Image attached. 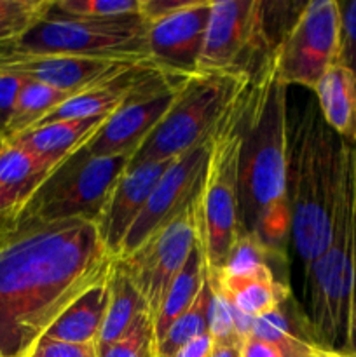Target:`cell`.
Listing matches in <instances>:
<instances>
[{
    "instance_id": "1f68e13d",
    "label": "cell",
    "mask_w": 356,
    "mask_h": 357,
    "mask_svg": "<svg viewBox=\"0 0 356 357\" xmlns=\"http://www.w3.org/2000/svg\"><path fill=\"white\" fill-rule=\"evenodd\" d=\"M37 357H96V344H70L42 337L35 345Z\"/></svg>"
},
{
    "instance_id": "4316f807",
    "label": "cell",
    "mask_w": 356,
    "mask_h": 357,
    "mask_svg": "<svg viewBox=\"0 0 356 357\" xmlns=\"http://www.w3.org/2000/svg\"><path fill=\"white\" fill-rule=\"evenodd\" d=\"M52 0H0V47L27 33L51 10Z\"/></svg>"
},
{
    "instance_id": "b9f144b4",
    "label": "cell",
    "mask_w": 356,
    "mask_h": 357,
    "mask_svg": "<svg viewBox=\"0 0 356 357\" xmlns=\"http://www.w3.org/2000/svg\"><path fill=\"white\" fill-rule=\"evenodd\" d=\"M30 357H37V356H35V354H31V356H30Z\"/></svg>"
},
{
    "instance_id": "6da1fadb",
    "label": "cell",
    "mask_w": 356,
    "mask_h": 357,
    "mask_svg": "<svg viewBox=\"0 0 356 357\" xmlns=\"http://www.w3.org/2000/svg\"><path fill=\"white\" fill-rule=\"evenodd\" d=\"M115 258L94 222L16 216L0 246V357H30L58 317L108 279Z\"/></svg>"
},
{
    "instance_id": "3957f363",
    "label": "cell",
    "mask_w": 356,
    "mask_h": 357,
    "mask_svg": "<svg viewBox=\"0 0 356 357\" xmlns=\"http://www.w3.org/2000/svg\"><path fill=\"white\" fill-rule=\"evenodd\" d=\"M288 155L290 236L307 268L332 241L341 173V136L325 122L316 100L293 124L290 121Z\"/></svg>"
},
{
    "instance_id": "484cf974",
    "label": "cell",
    "mask_w": 356,
    "mask_h": 357,
    "mask_svg": "<svg viewBox=\"0 0 356 357\" xmlns=\"http://www.w3.org/2000/svg\"><path fill=\"white\" fill-rule=\"evenodd\" d=\"M269 258L274 257L269 251V248L262 243L260 237L244 229L237 236L236 243H234L232 250H230L229 257H227L225 265L218 272L230 279L253 278V275L271 271Z\"/></svg>"
},
{
    "instance_id": "30bf717a",
    "label": "cell",
    "mask_w": 356,
    "mask_h": 357,
    "mask_svg": "<svg viewBox=\"0 0 356 357\" xmlns=\"http://www.w3.org/2000/svg\"><path fill=\"white\" fill-rule=\"evenodd\" d=\"M198 246V201L154 234L129 257L117 258L145 300L152 319L163 307L171 282Z\"/></svg>"
},
{
    "instance_id": "8fae6325",
    "label": "cell",
    "mask_w": 356,
    "mask_h": 357,
    "mask_svg": "<svg viewBox=\"0 0 356 357\" xmlns=\"http://www.w3.org/2000/svg\"><path fill=\"white\" fill-rule=\"evenodd\" d=\"M209 145L212 138L171 160L150 194L145 209L129 230L119 258L135 253L154 234L198 201L205 181Z\"/></svg>"
},
{
    "instance_id": "2e32d148",
    "label": "cell",
    "mask_w": 356,
    "mask_h": 357,
    "mask_svg": "<svg viewBox=\"0 0 356 357\" xmlns=\"http://www.w3.org/2000/svg\"><path fill=\"white\" fill-rule=\"evenodd\" d=\"M108 117L110 115L47 122V124L35 126L9 139L16 142L38 159L59 167L93 139Z\"/></svg>"
},
{
    "instance_id": "d590c367",
    "label": "cell",
    "mask_w": 356,
    "mask_h": 357,
    "mask_svg": "<svg viewBox=\"0 0 356 357\" xmlns=\"http://www.w3.org/2000/svg\"><path fill=\"white\" fill-rule=\"evenodd\" d=\"M209 357H243V340L213 342Z\"/></svg>"
},
{
    "instance_id": "ab89813d",
    "label": "cell",
    "mask_w": 356,
    "mask_h": 357,
    "mask_svg": "<svg viewBox=\"0 0 356 357\" xmlns=\"http://www.w3.org/2000/svg\"><path fill=\"white\" fill-rule=\"evenodd\" d=\"M353 145V162H355V176H356V139L351 143Z\"/></svg>"
},
{
    "instance_id": "83f0119b",
    "label": "cell",
    "mask_w": 356,
    "mask_h": 357,
    "mask_svg": "<svg viewBox=\"0 0 356 357\" xmlns=\"http://www.w3.org/2000/svg\"><path fill=\"white\" fill-rule=\"evenodd\" d=\"M209 284V307L208 328L213 342L243 340L236 331V307L230 302L229 295L223 289L218 275L208 271Z\"/></svg>"
},
{
    "instance_id": "52a82bcc",
    "label": "cell",
    "mask_w": 356,
    "mask_h": 357,
    "mask_svg": "<svg viewBox=\"0 0 356 357\" xmlns=\"http://www.w3.org/2000/svg\"><path fill=\"white\" fill-rule=\"evenodd\" d=\"M131 157H89L77 152L42 183L16 216L40 222L87 220L96 223Z\"/></svg>"
},
{
    "instance_id": "7a4b0ae2",
    "label": "cell",
    "mask_w": 356,
    "mask_h": 357,
    "mask_svg": "<svg viewBox=\"0 0 356 357\" xmlns=\"http://www.w3.org/2000/svg\"><path fill=\"white\" fill-rule=\"evenodd\" d=\"M239 206L243 227L285 257L290 215L288 87L279 80L274 49L251 72L241 122Z\"/></svg>"
},
{
    "instance_id": "8d00e7d4",
    "label": "cell",
    "mask_w": 356,
    "mask_h": 357,
    "mask_svg": "<svg viewBox=\"0 0 356 357\" xmlns=\"http://www.w3.org/2000/svg\"><path fill=\"white\" fill-rule=\"evenodd\" d=\"M17 213H9V215L0 216V246H2L3 241H6V237H7V234L10 232V229H13L14 223H16Z\"/></svg>"
},
{
    "instance_id": "8992f818",
    "label": "cell",
    "mask_w": 356,
    "mask_h": 357,
    "mask_svg": "<svg viewBox=\"0 0 356 357\" xmlns=\"http://www.w3.org/2000/svg\"><path fill=\"white\" fill-rule=\"evenodd\" d=\"M250 79L251 73H191L170 112L133 153L129 166L177 159L212 138L222 115Z\"/></svg>"
},
{
    "instance_id": "603a6c76",
    "label": "cell",
    "mask_w": 356,
    "mask_h": 357,
    "mask_svg": "<svg viewBox=\"0 0 356 357\" xmlns=\"http://www.w3.org/2000/svg\"><path fill=\"white\" fill-rule=\"evenodd\" d=\"M70 96H73V94L54 89L47 84L37 82V80L24 79L16 107H14L13 117L7 124L6 132H3V138H14V136L37 126Z\"/></svg>"
},
{
    "instance_id": "277c9868",
    "label": "cell",
    "mask_w": 356,
    "mask_h": 357,
    "mask_svg": "<svg viewBox=\"0 0 356 357\" xmlns=\"http://www.w3.org/2000/svg\"><path fill=\"white\" fill-rule=\"evenodd\" d=\"M250 80L236 94L213 131L198 199V246L209 272L222 271L237 236L244 230L239 206V157L243 146L241 122Z\"/></svg>"
},
{
    "instance_id": "836d02e7",
    "label": "cell",
    "mask_w": 356,
    "mask_h": 357,
    "mask_svg": "<svg viewBox=\"0 0 356 357\" xmlns=\"http://www.w3.org/2000/svg\"><path fill=\"white\" fill-rule=\"evenodd\" d=\"M243 357H285L276 345L248 337L243 342Z\"/></svg>"
},
{
    "instance_id": "74e56055",
    "label": "cell",
    "mask_w": 356,
    "mask_h": 357,
    "mask_svg": "<svg viewBox=\"0 0 356 357\" xmlns=\"http://www.w3.org/2000/svg\"><path fill=\"white\" fill-rule=\"evenodd\" d=\"M20 209H21L20 206H16L14 202H10L7 197L0 195V216L9 215V213H17Z\"/></svg>"
},
{
    "instance_id": "f35d334b",
    "label": "cell",
    "mask_w": 356,
    "mask_h": 357,
    "mask_svg": "<svg viewBox=\"0 0 356 357\" xmlns=\"http://www.w3.org/2000/svg\"><path fill=\"white\" fill-rule=\"evenodd\" d=\"M346 357H356V310L355 317H353V333H351V349H349V354Z\"/></svg>"
},
{
    "instance_id": "9c48e42d",
    "label": "cell",
    "mask_w": 356,
    "mask_h": 357,
    "mask_svg": "<svg viewBox=\"0 0 356 357\" xmlns=\"http://www.w3.org/2000/svg\"><path fill=\"white\" fill-rule=\"evenodd\" d=\"M341 7L337 0L304 3L292 26L274 45L278 77L286 87L314 91L321 77L337 63Z\"/></svg>"
},
{
    "instance_id": "e0dca14e",
    "label": "cell",
    "mask_w": 356,
    "mask_h": 357,
    "mask_svg": "<svg viewBox=\"0 0 356 357\" xmlns=\"http://www.w3.org/2000/svg\"><path fill=\"white\" fill-rule=\"evenodd\" d=\"M318 107L325 122L342 139H356V75L334 65L314 87Z\"/></svg>"
},
{
    "instance_id": "f1b7e54d",
    "label": "cell",
    "mask_w": 356,
    "mask_h": 357,
    "mask_svg": "<svg viewBox=\"0 0 356 357\" xmlns=\"http://www.w3.org/2000/svg\"><path fill=\"white\" fill-rule=\"evenodd\" d=\"M156 330L150 312H143L135 326L119 340L96 349V357H157Z\"/></svg>"
},
{
    "instance_id": "ffe728a7",
    "label": "cell",
    "mask_w": 356,
    "mask_h": 357,
    "mask_svg": "<svg viewBox=\"0 0 356 357\" xmlns=\"http://www.w3.org/2000/svg\"><path fill=\"white\" fill-rule=\"evenodd\" d=\"M108 305L96 349L105 347L124 337L143 312H149L145 300L128 278L124 268L115 260L108 275Z\"/></svg>"
},
{
    "instance_id": "f546056e",
    "label": "cell",
    "mask_w": 356,
    "mask_h": 357,
    "mask_svg": "<svg viewBox=\"0 0 356 357\" xmlns=\"http://www.w3.org/2000/svg\"><path fill=\"white\" fill-rule=\"evenodd\" d=\"M140 2L142 0H59L54 2V10L73 17L110 20L140 14Z\"/></svg>"
},
{
    "instance_id": "cb8c5ba5",
    "label": "cell",
    "mask_w": 356,
    "mask_h": 357,
    "mask_svg": "<svg viewBox=\"0 0 356 357\" xmlns=\"http://www.w3.org/2000/svg\"><path fill=\"white\" fill-rule=\"evenodd\" d=\"M250 337L276 345L285 357H323L325 351L311 337H302L292 326L283 305L253 317Z\"/></svg>"
},
{
    "instance_id": "5bb4252c",
    "label": "cell",
    "mask_w": 356,
    "mask_h": 357,
    "mask_svg": "<svg viewBox=\"0 0 356 357\" xmlns=\"http://www.w3.org/2000/svg\"><path fill=\"white\" fill-rule=\"evenodd\" d=\"M173 159L143 162L138 166H128L115 187L112 188L103 211L98 218L96 227L107 250L117 260L122 244L138 216L145 209L150 194L157 181Z\"/></svg>"
},
{
    "instance_id": "d6a6232c",
    "label": "cell",
    "mask_w": 356,
    "mask_h": 357,
    "mask_svg": "<svg viewBox=\"0 0 356 357\" xmlns=\"http://www.w3.org/2000/svg\"><path fill=\"white\" fill-rule=\"evenodd\" d=\"M24 84V77L0 73V135L3 136L7 124L13 117L17 96Z\"/></svg>"
},
{
    "instance_id": "9a60e30c",
    "label": "cell",
    "mask_w": 356,
    "mask_h": 357,
    "mask_svg": "<svg viewBox=\"0 0 356 357\" xmlns=\"http://www.w3.org/2000/svg\"><path fill=\"white\" fill-rule=\"evenodd\" d=\"M184 82L152 98L126 105L112 114L103 128L79 152L89 157L133 155L170 112Z\"/></svg>"
},
{
    "instance_id": "4dcf8cb0",
    "label": "cell",
    "mask_w": 356,
    "mask_h": 357,
    "mask_svg": "<svg viewBox=\"0 0 356 357\" xmlns=\"http://www.w3.org/2000/svg\"><path fill=\"white\" fill-rule=\"evenodd\" d=\"M341 7V35H339L337 63L356 75V0L339 2Z\"/></svg>"
},
{
    "instance_id": "7c38bea8",
    "label": "cell",
    "mask_w": 356,
    "mask_h": 357,
    "mask_svg": "<svg viewBox=\"0 0 356 357\" xmlns=\"http://www.w3.org/2000/svg\"><path fill=\"white\" fill-rule=\"evenodd\" d=\"M138 63L143 61L68 54H14L0 56V73L20 75L65 93L77 94L126 72Z\"/></svg>"
},
{
    "instance_id": "e575fe53",
    "label": "cell",
    "mask_w": 356,
    "mask_h": 357,
    "mask_svg": "<svg viewBox=\"0 0 356 357\" xmlns=\"http://www.w3.org/2000/svg\"><path fill=\"white\" fill-rule=\"evenodd\" d=\"M213 351V338L212 335H201V337L194 338L192 342H188L185 347H181L178 351V354L175 357H209Z\"/></svg>"
},
{
    "instance_id": "ba28073f",
    "label": "cell",
    "mask_w": 356,
    "mask_h": 357,
    "mask_svg": "<svg viewBox=\"0 0 356 357\" xmlns=\"http://www.w3.org/2000/svg\"><path fill=\"white\" fill-rule=\"evenodd\" d=\"M265 20V3L258 0H213L195 72H253L276 45Z\"/></svg>"
},
{
    "instance_id": "d4e9b609",
    "label": "cell",
    "mask_w": 356,
    "mask_h": 357,
    "mask_svg": "<svg viewBox=\"0 0 356 357\" xmlns=\"http://www.w3.org/2000/svg\"><path fill=\"white\" fill-rule=\"evenodd\" d=\"M208 307H209V284L208 274L202 284L201 293L192 303L187 312L181 314L177 321L164 333V337L157 342L156 354L157 357H175L181 347L192 342L201 335H208Z\"/></svg>"
},
{
    "instance_id": "44dd1931",
    "label": "cell",
    "mask_w": 356,
    "mask_h": 357,
    "mask_svg": "<svg viewBox=\"0 0 356 357\" xmlns=\"http://www.w3.org/2000/svg\"><path fill=\"white\" fill-rule=\"evenodd\" d=\"M215 274L218 275L232 305L250 317L279 309L290 298L288 286L276 281L272 271L243 279L225 278L218 271Z\"/></svg>"
},
{
    "instance_id": "7402d4cb",
    "label": "cell",
    "mask_w": 356,
    "mask_h": 357,
    "mask_svg": "<svg viewBox=\"0 0 356 357\" xmlns=\"http://www.w3.org/2000/svg\"><path fill=\"white\" fill-rule=\"evenodd\" d=\"M206 268L205 260H202V253L199 246L194 248L188 260L185 261L184 268L178 272L175 281L171 282L170 289L166 293L163 307H161L159 314L154 319V330H156V340L159 342L164 337L171 324L178 319L184 312L191 309L192 303L201 293L202 284L206 281Z\"/></svg>"
},
{
    "instance_id": "4fadbf2b",
    "label": "cell",
    "mask_w": 356,
    "mask_h": 357,
    "mask_svg": "<svg viewBox=\"0 0 356 357\" xmlns=\"http://www.w3.org/2000/svg\"><path fill=\"white\" fill-rule=\"evenodd\" d=\"M213 0H188L184 7L147 24L150 58L181 73L198 70Z\"/></svg>"
},
{
    "instance_id": "ac0fdd59",
    "label": "cell",
    "mask_w": 356,
    "mask_h": 357,
    "mask_svg": "<svg viewBox=\"0 0 356 357\" xmlns=\"http://www.w3.org/2000/svg\"><path fill=\"white\" fill-rule=\"evenodd\" d=\"M56 169L13 139H6L0 149V195L23 208Z\"/></svg>"
},
{
    "instance_id": "60d3db41",
    "label": "cell",
    "mask_w": 356,
    "mask_h": 357,
    "mask_svg": "<svg viewBox=\"0 0 356 357\" xmlns=\"http://www.w3.org/2000/svg\"><path fill=\"white\" fill-rule=\"evenodd\" d=\"M3 142H6V138H3V136H2V135H0V149H2Z\"/></svg>"
},
{
    "instance_id": "5b68a950",
    "label": "cell",
    "mask_w": 356,
    "mask_h": 357,
    "mask_svg": "<svg viewBox=\"0 0 356 357\" xmlns=\"http://www.w3.org/2000/svg\"><path fill=\"white\" fill-rule=\"evenodd\" d=\"M68 54L147 61V23L140 14L110 20L73 17L51 10L24 35L0 47V56Z\"/></svg>"
},
{
    "instance_id": "d6986e66",
    "label": "cell",
    "mask_w": 356,
    "mask_h": 357,
    "mask_svg": "<svg viewBox=\"0 0 356 357\" xmlns=\"http://www.w3.org/2000/svg\"><path fill=\"white\" fill-rule=\"evenodd\" d=\"M108 279L77 298L44 337L70 344H96L108 305Z\"/></svg>"
}]
</instances>
